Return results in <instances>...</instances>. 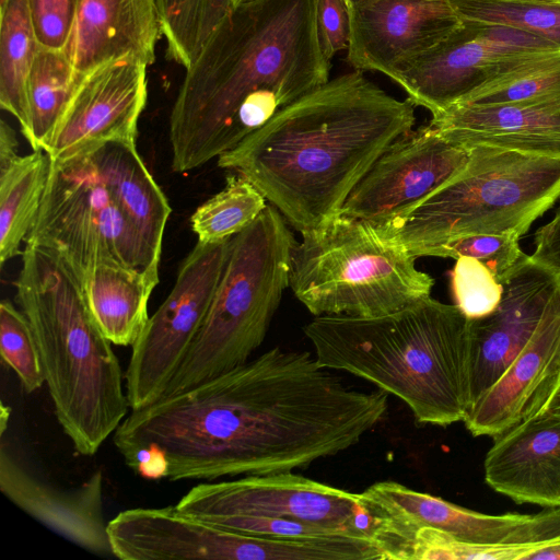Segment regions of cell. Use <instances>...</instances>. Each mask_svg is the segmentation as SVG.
Wrapping results in <instances>:
<instances>
[{"label":"cell","instance_id":"cell-34","mask_svg":"<svg viewBox=\"0 0 560 560\" xmlns=\"http://www.w3.org/2000/svg\"><path fill=\"white\" fill-rule=\"evenodd\" d=\"M455 305L469 319L485 317L499 305L503 285L479 260L459 257L451 272Z\"/></svg>","mask_w":560,"mask_h":560},{"label":"cell","instance_id":"cell-31","mask_svg":"<svg viewBox=\"0 0 560 560\" xmlns=\"http://www.w3.org/2000/svg\"><path fill=\"white\" fill-rule=\"evenodd\" d=\"M450 1L464 21L521 30L560 47V2Z\"/></svg>","mask_w":560,"mask_h":560},{"label":"cell","instance_id":"cell-38","mask_svg":"<svg viewBox=\"0 0 560 560\" xmlns=\"http://www.w3.org/2000/svg\"><path fill=\"white\" fill-rule=\"evenodd\" d=\"M530 259L560 276V209L555 218L535 234V250Z\"/></svg>","mask_w":560,"mask_h":560},{"label":"cell","instance_id":"cell-20","mask_svg":"<svg viewBox=\"0 0 560 560\" xmlns=\"http://www.w3.org/2000/svg\"><path fill=\"white\" fill-rule=\"evenodd\" d=\"M161 35L156 0H74L65 51L80 77L124 57L150 66Z\"/></svg>","mask_w":560,"mask_h":560},{"label":"cell","instance_id":"cell-16","mask_svg":"<svg viewBox=\"0 0 560 560\" xmlns=\"http://www.w3.org/2000/svg\"><path fill=\"white\" fill-rule=\"evenodd\" d=\"M502 285L497 308L470 319V406L499 380L535 334L560 292V276L527 256Z\"/></svg>","mask_w":560,"mask_h":560},{"label":"cell","instance_id":"cell-26","mask_svg":"<svg viewBox=\"0 0 560 560\" xmlns=\"http://www.w3.org/2000/svg\"><path fill=\"white\" fill-rule=\"evenodd\" d=\"M39 45L28 0H1L0 4V106L30 129L27 83Z\"/></svg>","mask_w":560,"mask_h":560},{"label":"cell","instance_id":"cell-28","mask_svg":"<svg viewBox=\"0 0 560 560\" xmlns=\"http://www.w3.org/2000/svg\"><path fill=\"white\" fill-rule=\"evenodd\" d=\"M555 102H560V48L540 52L506 68L456 105Z\"/></svg>","mask_w":560,"mask_h":560},{"label":"cell","instance_id":"cell-35","mask_svg":"<svg viewBox=\"0 0 560 560\" xmlns=\"http://www.w3.org/2000/svg\"><path fill=\"white\" fill-rule=\"evenodd\" d=\"M215 526L247 535L310 541L330 540L350 536L369 537L347 529L289 518H232L223 521Z\"/></svg>","mask_w":560,"mask_h":560},{"label":"cell","instance_id":"cell-30","mask_svg":"<svg viewBox=\"0 0 560 560\" xmlns=\"http://www.w3.org/2000/svg\"><path fill=\"white\" fill-rule=\"evenodd\" d=\"M262 194L234 173L223 189L201 203L190 217L192 232L201 243H220L249 226L268 206Z\"/></svg>","mask_w":560,"mask_h":560},{"label":"cell","instance_id":"cell-23","mask_svg":"<svg viewBox=\"0 0 560 560\" xmlns=\"http://www.w3.org/2000/svg\"><path fill=\"white\" fill-rule=\"evenodd\" d=\"M88 154L127 220L161 256L171 207L138 153L136 142L108 141Z\"/></svg>","mask_w":560,"mask_h":560},{"label":"cell","instance_id":"cell-25","mask_svg":"<svg viewBox=\"0 0 560 560\" xmlns=\"http://www.w3.org/2000/svg\"><path fill=\"white\" fill-rule=\"evenodd\" d=\"M51 167L44 150L0 163V264L21 253L37 218Z\"/></svg>","mask_w":560,"mask_h":560},{"label":"cell","instance_id":"cell-17","mask_svg":"<svg viewBox=\"0 0 560 560\" xmlns=\"http://www.w3.org/2000/svg\"><path fill=\"white\" fill-rule=\"evenodd\" d=\"M348 8V62L388 78L463 24L450 0H360Z\"/></svg>","mask_w":560,"mask_h":560},{"label":"cell","instance_id":"cell-27","mask_svg":"<svg viewBox=\"0 0 560 560\" xmlns=\"http://www.w3.org/2000/svg\"><path fill=\"white\" fill-rule=\"evenodd\" d=\"M80 79L66 51L39 47L27 83L30 129L25 139L33 150H45Z\"/></svg>","mask_w":560,"mask_h":560},{"label":"cell","instance_id":"cell-5","mask_svg":"<svg viewBox=\"0 0 560 560\" xmlns=\"http://www.w3.org/2000/svg\"><path fill=\"white\" fill-rule=\"evenodd\" d=\"M15 288L58 422L75 451L92 456L130 408L112 342L92 317L78 277L54 252L25 245Z\"/></svg>","mask_w":560,"mask_h":560},{"label":"cell","instance_id":"cell-33","mask_svg":"<svg viewBox=\"0 0 560 560\" xmlns=\"http://www.w3.org/2000/svg\"><path fill=\"white\" fill-rule=\"evenodd\" d=\"M0 353L26 393L42 387L45 377L33 329L23 312L8 300L0 303Z\"/></svg>","mask_w":560,"mask_h":560},{"label":"cell","instance_id":"cell-45","mask_svg":"<svg viewBox=\"0 0 560 560\" xmlns=\"http://www.w3.org/2000/svg\"><path fill=\"white\" fill-rule=\"evenodd\" d=\"M345 1L347 2L348 7H349V5L355 3V2H358L360 0H345Z\"/></svg>","mask_w":560,"mask_h":560},{"label":"cell","instance_id":"cell-14","mask_svg":"<svg viewBox=\"0 0 560 560\" xmlns=\"http://www.w3.org/2000/svg\"><path fill=\"white\" fill-rule=\"evenodd\" d=\"M112 555L122 560H270L277 541L231 532L175 506L121 511L107 523Z\"/></svg>","mask_w":560,"mask_h":560},{"label":"cell","instance_id":"cell-13","mask_svg":"<svg viewBox=\"0 0 560 560\" xmlns=\"http://www.w3.org/2000/svg\"><path fill=\"white\" fill-rule=\"evenodd\" d=\"M469 148L430 122L396 139L348 196L341 213L383 228L404 218L467 165Z\"/></svg>","mask_w":560,"mask_h":560},{"label":"cell","instance_id":"cell-6","mask_svg":"<svg viewBox=\"0 0 560 560\" xmlns=\"http://www.w3.org/2000/svg\"><path fill=\"white\" fill-rule=\"evenodd\" d=\"M469 150L460 173L377 232L408 250L470 234L522 236L560 198V159L493 145Z\"/></svg>","mask_w":560,"mask_h":560},{"label":"cell","instance_id":"cell-36","mask_svg":"<svg viewBox=\"0 0 560 560\" xmlns=\"http://www.w3.org/2000/svg\"><path fill=\"white\" fill-rule=\"evenodd\" d=\"M40 48L66 50L74 20V0H28Z\"/></svg>","mask_w":560,"mask_h":560},{"label":"cell","instance_id":"cell-11","mask_svg":"<svg viewBox=\"0 0 560 560\" xmlns=\"http://www.w3.org/2000/svg\"><path fill=\"white\" fill-rule=\"evenodd\" d=\"M176 508L212 525L232 518H289L371 537L372 520L360 493L293 471L202 482L182 497Z\"/></svg>","mask_w":560,"mask_h":560},{"label":"cell","instance_id":"cell-2","mask_svg":"<svg viewBox=\"0 0 560 560\" xmlns=\"http://www.w3.org/2000/svg\"><path fill=\"white\" fill-rule=\"evenodd\" d=\"M316 0L237 5L186 70L168 124L172 170L185 173L236 147L329 80Z\"/></svg>","mask_w":560,"mask_h":560},{"label":"cell","instance_id":"cell-24","mask_svg":"<svg viewBox=\"0 0 560 560\" xmlns=\"http://www.w3.org/2000/svg\"><path fill=\"white\" fill-rule=\"evenodd\" d=\"M80 285L92 317L116 346H132L148 319V303L159 275L118 265H97Z\"/></svg>","mask_w":560,"mask_h":560},{"label":"cell","instance_id":"cell-12","mask_svg":"<svg viewBox=\"0 0 560 560\" xmlns=\"http://www.w3.org/2000/svg\"><path fill=\"white\" fill-rule=\"evenodd\" d=\"M556 48L521 30L463 20L459 28L400 65L389 79L411 104L436 116L506 68Z\"/></svg>","mask_w":560,"mask_h":560},{"label":"cell","instance_id":"cell-40","mask_svg":"<svg viewBox=\"0 0 560 560\" xmlns=\"http://www.w3.org/2000/svg\"><path fill=\"white\" fill-rule=\"evenodd\" d=\"M528 560H560V536L534 551Z\"/></svg>","mask_w":560,"mask_h":560},{"label":"cell","instance_id":"cell-22","mask_svg":"<svg viewBox=\"0 0 560 560\" xmlns=\"http://www.w3.org/2000/svg\"><path fill=\"white\" fill-rule=\"evenodd\" d=\"M430 124L465 148L493 145L560 159V102L455 105Z\"/></svg>","mask_w":560,"mask_h":560},{"label":"cell","instance_id":"cell-37","mask_svg":"<svg viewBox=\"0 0 560 560\" xmlns=\"http://www.w3.org/2000/svg\"><path fill=\"white\" fill-rule=\"evenodd\" d=\"M316 26L320 49L328 60L348 49L350 15L345 0H316Z\"/></svg>","mask_w":560,"mask_h":560},{"label":"cell","instance_id":"cell-44","mask_svg":"<svg viewBox=\"0 0 560 560\" xmlns=\"http://www.w3.org/2000/svg\"><path fill=\"white\" fill-rule=\"evenodd\" d=\"M508 1H535V2H552L555 0H508Z\"/></svg>","mask_w":560,"mask_h":560},{"label":"cell","instance_id":"cell-41","mask_svg":"<svg viewBox=\"0 0 560 560\" xmlns=\"http://www.w3.org/2000/svg\"><path fill=\"white\" fill-rule=\"evenodd\" d=\"M541 409L560 417V376Z\"/></svg>","mask_w":560,"mask_h":560},{"label":"cell","instance_id":"cell-42","mask_svg":"<svg viewBox=\"0 0 560 560\" xmlns=\"http://www.w3.org/2000/svg\"><path fill=\"white\" fill-rule=\"evenodd\" d=\"M10 416V408L5 407L3 402H1V435L7 429V423Z\"/></svg>","mask_w":560,"mask_h":560},{"label":"cell","instance_id":"cell-29","mask_svg":"<svg viewBox=\"0 0 560 560\" xmlns=\"http://www.w3.org/2000/svg\"><path fill=\"white\" fill-rule=\"evenodd\" d=\"M167 55L187 70L234 9V0H156Z\"/></svg>","mask_w":560,"mask_h":560},{"label":"cell","instance_id":"cell-3","mask_svg":"<svg viewBox=\"0 0 560 560\" xmlns=\"http://www.w3.org/2000/svg\"><path fill=\"white\" fill-rule=\"evenodd\" d=\"M413 106L353 70L282 108L218 165L249 180L302 234L340 215L374 162L412 129Z\"/></svg>","mask_w":560,"mask_h":560},{"label":"cell","instance_id":"cell-10","mask_svg":"<svg viewBox=\"0 0 560 560\" xmlns=\"http://www.w3.org/2000/svg\"><path fill=\"white\" fill-rule=\"evenodd\" d=\"M231 241L196 243L182 262L168 295L131 346L124 374L131 410L151 405L164 395L208 313Z\"/></svg>","mask_w":560,"mask_h":560},{"label":"cell","instance_id":"cell-43","mask_svg":"<svg viewBox=\"0 0 560 560\" xmlns=\"http://www.w3.org/2000/svg\"><path fill=\"white\" fill-rule=\"evenodd\" d=\"M254 1H256V0H234V8L237 7V5L250 3V2H254Z\"/></svg>","mask_w":560,"mask_h":560},{"label":"cell","instance_id":"cell-39","mask_svg":"<svg viewBox=\"0 0 560 560\" xmlns=\"http://www.w3.org/2000/svg\"><path fill=\"white\" fill-rule=\"evenodd\" d=\"M19 141L14 129L3 119L0 122V163L5 162L18 153Z\"/></svg>","mask_w":560,"mask_h":560},{"label":"cell","instance_id":"cell-7","mask_svg":"<svg viewBox=\"0 0 560 560\" xmlns=\"http://www.w3.org/2000/svg\"><path fill=\"white\" fill-rule=\"evenodd\" d=\"M294 244L284 217L269 203L249 226L232 237L208 313L162 397L248 361L262 343L289 287Z\"/></svg>","mask_w":560,"mask_h":560},{"label":"cell","instance_id":"cell-4","mask_svg":"<svg viewBox=\"0 0 560 560\" xmlns=\"http://www.w3.org/2000/svg\"><path fill=\"white\" fill-rule=\"evenodd\" d=\"M469 326L457 305L430 295L383 316H314L303 331L325 369L399 398L420 424L447 427L470 406Z\"/></svg>","mask_w":560,"mask_h":560},{"label":"cell","instance_id":"cell-15","mask_svg":"<svg viewBox=\"0 0 560 560\" xmlns=\"http://www.w3.org/2000/svg\"><path fill=\"white\" fill-rule=\"evenodd\" d=\"M148 67L124 57L82 75L44 150L51 160L88 154L108 141L136 142L138 121L148 100Z\"/></svg>","mask_w":560,"mask_h":560},{"label":"cell","instance_id":"cell-8","mask_svg":"<svg viewBox=\"0 0 560 560\" xmlns=\"http://www.w3.org/2000/svg\"><path fill=\"white\" fill-rule=\"evenodd\" d=\"M301 235L289 287L314 316H383L430 296L434 280L417 257L363 220L340 214Z\"/></svg>","mask_w":560,"mask_h":560},{"label":"cell","instance_id":"cell-18","mask_svg":"<svg viewBox=\"0 0 560 560\" xmlns=\"http://www.w3.org/2000/svg\"><path fill=\"white\" fill-rule=\"evenodd\" d=\"M560 376V292L535 334L499 380L468 409L475 436L495 438L539 411Z\"/></svg>","mask_w":560,"mask_h":560},{"label":"cell","instance_id":"cell-1","mask_svg":"<svg viewBox=\"0 0 560 560\" xmlns=\"http://www.w3.org/2000/svg\"><path fill=\"white\" fill-rule=\"evenodd\" d=\"M387 409L385 392L349 387L310 352L275 347L131 410L113 442L150 479L288 472L354 446Z\"/></svg>","mask_w":560,"mask_h":560},{"label":"cell","instance_id":"cell-21","mask_svg":"<svg viewBox=\"0 0 560 560\" xmlns=\"http://www.w3.org/2000/svg\"><path fill=\"white\" fill-rule=\"evenodd\" d=\"M0 489L21 510L77 545L95 553H112L101 471L73 489L62 490L27 472L2 447Z\"/></svg>","mask_w":560,"mask_h":560},{"label":"cell","instance_id":"cell-19","mask_svg":"<svg viewBox=\"0 0 560 560\" xmlns=\"http://www.w3.org/2000/svg\"><path fill=\"white\" fill-rule=\"evenodd\" d=\"M485 480L516 503L560 506V417L540 409L494 438Z\"/></svg>","mask_w":560,"mask_h":560},{"label":"cell","instance_id":"cell-46","mask_svg":"<svg viewBox=\"0 0 560 560\" xmlns=\"http://www.w3.org/2000/svg\"><path fill=\"white\" fill-rule=\"evenodd\" d=\"M556 2H560V0H555Z\"/></svg>","mask_w":560,"mask_h":560},{"label":"cell","instance_id":"cell-32","mask_svg":"<svg viewBox=\"0 0 560 560\" xmlns=\"http://www.w3.org/2000/svg\"><path fill=\"white\" fill-rule=\"evenodd\" d=\"M517 233L470 234L409 250L415 257H471L482 262L503 283L528 255L522 252Z\"/></svg>","mask_w":560,"mask_h":560},{"label":"cell","instance_id":"cell-9","mask_svg":"<svg viewBox=\"0 0 560 560\" xmlns=\"http://www.w3.org/2000/svg\"><path fill=\"white\" fill-rule=\"evenodd\" d=\"M25 245L54 252L78 279L103 264L159 275L161 256L127 220L89 154L51 160Z\"/></svg>","mask_w":560,"mask_h":560}]
</instances>
